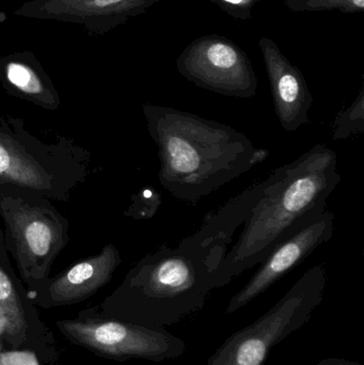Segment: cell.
<instances>
[{
  "instance_id": "9",
  "label": "cell",
  "mask_w": 364,
  "mask_h": 365,
  "mask_svg": "<svg viewBox=\"0 0 364 365\" xmlns=\"http://www.w3.org/2000/svg\"><path fill=\"white\" fill-rule=\"evenodd\" d=\"M119 263L117 249L108 245L98 257L77 264L58 278L49 287L51 300L72 304L85 299L110 280Z\"/></svg>"
},
{
  "instance_id": "2",
  "label": "cell",
  "mask_w": 364,
  "mask_h": 365,
  "mask_svg": "<svg viewBox=\"0 0 364 365\" xmlns=\"http://www.w3.org/2000/svg\"><path fill=\"white\" fill-rule=\"evenodd\" d=\"M340 182L337 154L326 145H314L294 162L276 169L263 181L244 231L218 268L217 289L260 265L297 221L327 205Z\"/></svg>"
},
{
  "instance_id": "8",
  "label": "cell",
  "mask_w": 364,
  "mask_h": 365,
  "mask_svg": "<svg viewBox=\"0 0 364 365\" xmlns=\"http://www.w3.org/2000/svg\"><path fill=\"white\" fill-rule=\"evenodd\" d=\"M259 46L279 123L286 132H296L309 122V110L313 105L305 76L271 38H261Z\"/></svg>"
},
{
  "instance_id": "13",
  "label": "cell",
  "mask_w": 364,
  "mask_h": 365,
  "mask_svg": "<svg viewBox=\"0 0 364 365\" xmlns=\"http://www.w3.org/2000/svg\"><path fill=\"white\" fill-rule=\"evenodd\" d=\"M0 314L4 317V331L15 344L25 341L27 332L23 304L15 291L12 281L0 267Z\"/></svg>"
},
{
  "instance_id": "4",
  "label": "cell",
  "mask_w": 364,
  "mask_h": 365,
  "mask_svg": "<svg viewBox=\"0 0 364 365\" xmlns=\"http://www.w3.org/2000/svg\"><path fill=\"white\" fill-rule=\"evenodd\" d=\"M57 326L73 342L113 359L162 362L177 359L187 351L185 341L166 328L102 319L62 321Z\"/></svg>"
},
{
  "instance_id": "5",
  "label": "cell",
  "mask_w": 364,
  "mask_h": 365,
  "mask_svg": "<svg viewBox=\"0 0 364 365\" xmlns=\"http://www.w3.org/2000/svg\"><path fill=\"white\" fill-rule=\"evenodd\" d=\"M177 68L197 87L222 96L251 98L258 90L247 53L230 38L217 34L192 41L177 58Z\"/></svg>"
},
{
  "instance_id": "16",
  "label": "cell",
  "mask_w": 364,
  "mask_h": 365,
  "mask_svg": "<svg viewBox=\"0 0 364 365\" xmlns=\"http://www.w3.org/2000/svg\"><path fill=\"white\" fill-rule=\"evenodd\" d=\"M236 19H249L252 11L261 0H207Z\"/></svg>"
},
{
  "instance_id": "10",
  "label": "cell",
  "mask_w": 364,
  "mask_h": 365,
  "mask_svg": "<svg viewBox=\"0 0 364 365\" xmlns=\"http://www.w3.org/2000/svg\"><path fill=\"white\" fill-rule=\"evenodd\" d=\"M0 78L9 88L44 105L55 104L57 94L40 62L29 51L0 57Z\"/></svg>"
},
{
  "instance_id": "1",
  "label": "cell",
  "mask_w": 364,
  "mask_h": 365,
  "mask_svg": "<svg viewBox=\"0 0 364 365\" xmlns=\"http://www.w3.org/2000/svg\"><path fill=\"white\" fill-rule=\"evenodd\" d=\"M145 115L160 184L180 201L197 203L252 168L254 143L230 125L172 107L145 105Z\"/></svg>"
},
{
  "instance_id": "7",
  "label": "cell",
  "mask_w": 364,
  "mask_h": 365,
  "mask_svg": "<svg viewBox=\"0 0 364 365\" xmlns=\"http://www.w3.org/2000/svg\"><path fill=\"white\" fill-rule=\"evenodd\" d=\"M160 0H27L15 16L81 25L89 36H102L147 13Z\"/></svg>"
},
{
  "instance_id": "15",
  "label": "cell",
  "mask_w": 364,
  "mask_h": 365,
  "mask_svg": "<svg viewBox=\"0 0 364 365\" xmlns=\"http://www.w3.org/2000/svg\"><path fill=\"white\" fill-rule=\"evenodd\" d=\"M286 8L294 12L338 10L342 13L364 11V0H286Z\"/></svg>"
},
{
  "instance_id": "17",
  "label": "cell",
  "mask_w": 364,
  "mask_h": 365,
  "mask_svg": "<svg viewBox=\"0 0 364 365\" xmlns=\"http://www.w3.org/2000/svg\"><path fill=\"white\" fill-rule=\"evenodd\" d=\"M162 204V197L160 193L158 192L153 187L145 189L141 192L140 199H139L138 216L140 218H152L157 212Z\"/></svg>"
},
{
  "instance_id": "20",
  "label": "cell",
  "mask_w": 364,
  "mask_h": 365,
  "mask_svg": "<svg viewBox=\"0 0 364 365\" xmlns=\"http://www.w3.org/2000/svg\"><path fill=\"white\" fill-rule=\"evenodd\" d=\"M316 365H363L357 362L350 361V360L342 359V358H327V359L321 360Z\"/></svg>"
},
{
  "instance_id": "11",
  "label": "cell",
  "mask_w": 364,
  "mask_h": 365,
  "mask_svg": "<svg viewBox=\"0 0 364 365\" xmlns=\"http://www.w3.org/2000/svg\"><path fill=\"white\" fill-rule=\"evenodd\" d=\"M13 230L19 250L28 259L45 264L53 259V252L59 246L60 234L48 218L36 210H25L13 219Z\"/></svg>"
},
{
  "instance_id": "21",
  "label": "cell",
  "mask_w": 364,
  "mask_h": 365,
  "mask_svg": "<svg viewBox=\"0 0 364 365\" xmlns=\"http://www.w3.org/2000/svg\"><path fill=\"white\" fill-rule=\"evenodd\" d=\"M0 365H1V364H0Z\"/></svg>"
},
{
  "instance_id": "14",
  "label": "cell",
  "mask_w": 364,
  "mask_h": 365,
  "mask_svg": "<svg viewBox=\"0 0 364 365\" xmlns=\"http://www.w3.org/2000/svg\"><path fill=\"white\" fill-rule=\"evenodd\" d=\"M364 132V87L350 106L340 111L333 125V140H343Z\"/></svg>"
},
{
  "instance_id": "18",
  "label": "cell",
  "mask_w": 364,
  "mask_h": 365,
  "mask_svg": "<svg viewBox=\"0 0 364 365\" xmlns=\"http://www.w3.org/2000/svg\"><path fill=\"white\" fill-rule=\"evenodd\" d=\"M1 365H40L30 351H8L0 355Z\"/></svg>"
},
{
  "instance_id": "3",
  "label": "cell",
  "mask_w": 364,
  "mask_h": 365,
  "mask_svg": "<svg viewBox=\"0 0 364 365\" xmlns=\"http://www.w3.org/2000/svg\"><path fill=\"white\" fill-rule=\"evenodd\" d=\"M326 287L324 266L308 269L288 293L251 325L229 336L207 365H263L276 345L311 319Z\"/></svg>"
},
{
  "instance_id": "12",
  "label": "cell",
  "mask_w": 364,
  "mask_h": 365,
  "mask_svg": "<svg viewBox=\"0 0 364 365\" xmlns=\"http://www.w3.org/2000/svg\"><path fill=\"white\" fill-rule=\"evenodd\" d=\"M0 181L34 190H49L51 180L17 143L0 135Z\"/></svg>"
},
{
  "instance_id": "19",
  "label": "cell",
  "mask_w": 364,
  "mask_h": 365,
  "mask_svg": "<svg viewBox=\"0 0 364 365\" xmlns=\"http://www.w3.org/2000/svg\"><path fill=\"white\" fill-rule=\"evenodd\" d=\"M269 151L267 149H256L254 148V153H252L251 158H250V166L254 167L261 163L265 162L269 158Z\"/></svg>"
},
{
  "instance_id": "6",
  "label": "cell",
  "mask_w": 364,
  "mask_h": 365,
  "mask_svg": "<svg viewBox=\"0 0 364 365\" xmlns=\"http://www.w3.org/2000/svg\"><path fill=\"white\" fill-rule=\"evenodd\" d=\"M335 231V215L328 206H321L305 215L275 245L247 284L231 298L227 314H232L254 302L293 268L328 242Z\"/></svg>"
}]
</instances>
